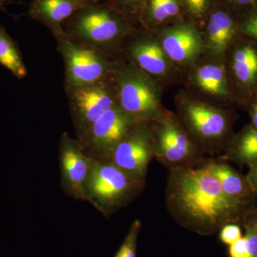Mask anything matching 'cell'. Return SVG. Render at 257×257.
Returning <instances> with one entry per match:
<instances>
[{"label": "cell", "mask_w": 257, "mask_h": 257, "mask_svg": "<svg viewBox=\"0 0 257 257\" xmlns=\"http://www.w3.org/2000/svg\"><path fill=\"white\" fill-rule=\"evenodd\" d=\"M169 172L166 206L182 227L209 236L224 225H241L248 212L226 197L218 179L202 163Z\"/></svg>", "instance_id": "cell-1"}, {"label": "cell", "mask_w": 257, "mask_h": 257, "mask_svg": "<svg viewBox=\"0 0 257 257\" xmlns=\"http://www.w3.org/2000/svg\"><path fill=\"white\" fill-rule=\"evenodd\" d=\"M130 21L110 4L97 3L80 10L64 24L66 35L102 51L130 30Z\"/></svg>", "instance_id": "cell-2"}, {"label": "cell", "mask_w": 257, "mask_h": 257, "mask_svg": "<svg viewBox=\"0 0 257 257\" xmlns=\"http://www.w3.org/2000/svg\"><path fill=\"white\" fill-rule=\"evenodd\" d=\"M145 183L109 160L92 161L86 184L88 200L109 214L133 200L143 190Z\"/></svg>", "instance_id": "cell-3"}, {"label": "cell", "mask_w": 257, "mask_h": 257, "mask_svg": "<svg viewBox=\"0 0 257 257\" xmlns=\"http://www.w3.org/2000/svg\"><path fill=\"white\" fill-rule=\"evenodd\" d=\"M182 123L193 141L205 154L224 152L231 137L232 115L198 101H188L180 109Z\"/></svg>", "instance_id": "cell-4"}, {"label": "cell", "mask_w": 257, "mask_h": 257, "mask_svg": "<svg viewBox=\"0 0 257 257\" xmlns=\"http://www.w3.org/2000/svg\"><path fill=\"white\" fill-rule=\"evenodd\" d=\"M151 127L154 157L169 170L200 165L206 154L193 141L182 122L164 114Z\"/></svg>", "instance_id": "cell-5"}, {"label": "cell", "mask_w": 257, "mask_h": 257, "mask_svg": "<svg viewBox=\"0 0 257 257\" xmlns=\"http://www.w3.org/2000/svg\"><path fill=\"white\" fill-rule=\"evenodd\" d=\"M116 99L120 107L140 122H153L164 113L155 84L136 67H124L116 72Z\"/></svg>", "instance_id": "cell-6"}, {"label": "cell", "mask_w": 257, "mask_h": 257, "mask_svg": "<svg viewBox=\"0 0 257 257\" xmlns=\"http://www.w3.org/2000/svg\"><path fill=\"white\" fill-rule=\"evenodd\" d=\"M65 65V87H81L109 79L112 68L102 51L63 35L57 37Z\"/></svg>", "instance_id": "cell-7"}, {"label": "cell", "mask_w": 257, "mask_h": 257, "mask_svg": "<svg viewBox=\"0 0 257 257\" xmlns=\"http://www.w3.org/2000/svg\"><path fill=\"white\" fill-rule=\"evenodd\" d=\"M109 81L106 79L81 87L66 88L74 123L81 133L118 104L116 89L111 87Z\"/></svg>", "instance_id": "cell-8"}, {"label": "cell", "mask_w": 257, "mask_h": 257, "mask_svg": "<svg viewBox=\"0 0 257 257\" xmlns=\"http://www.w3.org/2000/svg\"><path fill=\"white\" fill-rule=\"evenodd\" d=\"M153 157L151 127L149 122H139L105 160L134 178L145 182L149 165Z\"/></svg>", "instance_id": "cell-9"}, {"label": "cell", "mask_w": 257, "mask_h": 257, "mask_svg": "<svg viewBox=\"0 0 257 257\" xmlns=\"http://www.w3.org/2000/svg\"><path fill=\"white\" fill-rule=\"evenodd\" d=\"M139 122L117 104L84 132L82 138L84 143L106 159Z\"/></svg>", "instance_id": "cell-10"}, {"label": "cell", "mask_w": 257, "mask_h": 257, "mask_svg": "<svg viewBox=\"0 0 257 257\" xmlns=\"http://www.w3.org/2000/svg\"><path fill=\"white\" fill-rule=\"evenodd\" d=\"M231 47V78L238 100L245 107L257 94V42L240 35Z\"/></svg>", "instance_id": "cell-11"}, {"label": "cell", "mask_w": 257, "mask_h": 257, "mask_svg": "<svg viewBox=\"0 0 257 257\" xmlns=\"http://www.w3.org/2000/svg\"><path fill=\"white\" fill-rule=\"evenodd\" d=\"M92 162L79 144L64 134L60 145L62 181L69 194L77 199L88 200L86 184Z\"/></svg>", "instance_id": "cell-12"}, {"label": "cell", "mask_w": 257, "mask_h": 257, "mask_svg": "<svg viewBox=\"0 0 257 257\" xmlns=\"http://www.w3.org/2000/svg\"><path fill=\"white\" fill-rule=\"evenodd\" d=\"M202 164L218 179L226 197L240 209L247 213L256 207L257 194L251 188L246 176L225 161L206 159Z\"/></svg>", "instance_id": "cell-13"}, {"label": "cell", "mask_w": 257, "mask_h": 257, "mask_svg": "<svg viewBox=\"0 0 257 257\" xmlns=\"http://www.w3.org/2000/svg\"><path fill=\"white\" fill-rule=\"evenodd\" d=\"M94 3V0H32L28 15L43 24L57 38L65 35L64 24L69 19Z\"/></svg>", "instance_id": "cell-14"}, {"label": "cell", "mask_w": 257, "mask_h": 257, "mask_svg": "<svg viewBox=\"0 0 257 257\" xmlns=\"http://www.w3.org/2000/svg\"><path fill=\"white\" fill-rule=\"evenodd\" d=\"M162 38L165 53L178 63L192 62L202 51V37L192 24L183 22L174 24L164 30Z\"/></svg>", "instance_id": "cell-15"}, {"label": "cell", "mask_w": 257, "mask_h": 257, "mask_svg": "<svg viewBox=\"0 0 257 257\" xmlns=\"http://www.w3.org/2000/svg\"><path fill=\"white\" fill-rule=\"evenodd\" d=\"M206 21L209 47L217 55H224L241 35L239 19L220 2L211 10Z\"/></svg>", "instance_id": "cell-16"}, {"label": "cell", "mask_w": 257, "mask_h": 257, "mask_svg": "<svg viewBox=\"0 0 257 257\" xmlns=\"http://www.w3.org/2000/svg\"><path fill=\"white\" fill-rule=\"evenodd\" d=\"M239 165H253L257 162V130L246 124L241 131L233 135L226 145L224 155L219 159Z\"/></svg>", "instance_id": "cell-17"}, {"label": "cell", "mask_w": 257, "mask_h": 257, "mask_svg": "<svg viewBox=\"0 0 257 257\" xmlns=\"http://www.w3.org/2000/svg\"><path fill=\"white\" fill-rule=\"evenodd\" d=\"M184 13L182 0H145L139 20L149 27L179 23Z\"/></svg>", "instance_id": "cell-18"}, {"label": "cell", "mask_w": 257, "mask_h": 257, "mask_svg": "<svg viewBox=\"0 0 257 257\" xmlns=\"http://www.w3.org/2000/svg\"><path fill=\"white\" fill-rule=\"evenodd\" d=\"M132 56L142 70L153 75H162L168 69V60L162 45L153 40L137 42L132 47Z\"/></svg>", "instance_id": "cell-19"}, {"label": "cell", "mask_w": 257, "mask_h": 257, "mask_svg": "<svg viewBox=\"0 0 257 257\" xmlns=\"http://www.w3.org/2000/svg\"><path fill=\"white\" fill-rule=\"evenodd\" d=\"M195 80L204 92L224 99H232V92L224 66L208 64L199 67Z\"/></svg>", "instance_id": "cell-20"}, {"label": "cell", "mask_w": 257, "mask_h": 257, "mask_svg": "<svg viewBox=\"0 0 257 257\" xmlns=\"http://www.w3.org/2000/svg\"><path fill=\"white\" fill-rule=\"evenodd\" d=\"M0 64L18 78H23L27 75L26 67L18 47L2 26H0Z\"/></svg>", "instance_id": "cell-21"}, {"label": "cell", "mask_w": 257, "mask_h": 257, "mask_svg": "<svg viewBox=\"0 0 257 257\" xmlns=\"http://www.w3.org/2000/svg\"><path fill=\"white\" fill-rule=\"evenodd\" d=\"M219 0H182L184 13L194 21L207 20L211 10Z\"/></svg>", "instance_id": "cell-22"}, {"label": "cell", "mask_w": 257, "mask_h": 257, "mask_svg": "<svg viewBox=\"0 0 257 257\" xmlns=\"http://www.w3.org/2000/svg\"><path fill=\"white\" fill-rule=\"evenodd\" d=\"M241 226L245 230L248 257H257V207L248 211L243 217Z\"/></svg>", "instance_id": "cell-23"}, {"label": "cell", "mask_w": 257, "mask_h": 257, "mask_svg": "<svg viewBox=\"0 0 257 257\" xmlns=\"http://www.w3.org/2000/svg\"><path fill=\"white\" fill-rule=\"evenodd\" d=\"M142 223L139 219L133 221L121 246L113 257H136L137 244Z\"/></svg>", "instance_id": "cell-24"}, {"label": "cell", "mask_w": 257, "mask_h": 257, "mask_svg": "<svg viewBox=\"0 0 257 257\" xmlns=\"http://www.w3.org/2000/svg\"><path fill=\"white\" fill-rule=\"evenodd\" d=\"M114 7L126 17L130 22L139 20L140 12L145 0H108Z\"/></svg>", "instance_id": "cell-25"}, {"label": "cell", "mask_w": 257, "mask_h": 257, "mask_svg": "<svg viewBox=\"0 0 257 257\" xmlns=\"http://www.w3.org/2000/svg\"><path fill=\"white\" fill-rule=\"evenodd\" d=\"M240 34L257 42V9L239 18Z\"/></svg>", "instance_id": "cell-26"}, {"label": "cell", "mask_w": 257, "mask_h": 257, "mask_svg": "<svg viewBox=\"0 0 257 257\" xmlns=\"http://www.w3.org/2000/svg\"><path fill=\"white\" fill-rule=\"evenodd\" d=\"M219 2L234 13L238 19L257 9V0H219Z\"/></svg>", "instance_id": "cell-27"}, {"label": "cell", "mask_w": 257, "mask_h": 257, "mask_svg": "<svg viewBox=\"0 0 257 257\" xmlns=\"http://www.w3.org/2000/svg\"><path fill=\"white\" fill-rule=\"evenodd\" d=\"M242 237L240 225L237 224H227L224 225L219 230V239L226 245L232 244Z\"/></svg>", "instance_id": "cell-28"}, {"label": "cell", "mask_w": 257, "mask_h": 257, "mask_svg": "<svg viewBox=\"0 0 257 257\" xmlns=\"http://www.w3.org/2000/svg\"><path fill=\"white\" fill-rule=\"evenodd\" d=\"M229 253L230 257H248L247 242L244 236L230 245Z\"/></svg>", "instance_id": "cell-29"}, {"label": "cell", "mask_w": 257, "mask_h": 257, "mask_svg": "<svg viewBox=\"0 0 257 257\" xmlns=\"http://www.w3.org/2000/svg\"><path fill=\"white\" fill-rule=\"evenodd\" d=\"M245 108L247 109L249 114L251 124L257 130V94L248 101Z\"/></svg>", "instance_id": "cell-30"}, {"label": "cell", "mask_w": 257, "mask_h": 257, "mask_svg": "<svg viewBox=\"0 0 257 257\" xmlns=\"http://www.w3.org/2000/svg\"><path fill=\"white\" fill-rule=\"evenodd\" d=\"M246 178L251 188L257 194V162L248 166V172Z\"/></svg>", "instance_id": "cell-31"}, {"label": "cell", "mask_w": 257, "mask_h": 257, "mask_svg": "<svg viewBox=\"0 0 257 257\" xmlns=\"http://www.w3.org/2000/svg\"><path fill=\"white\" fill-rule=\"evenodd\" d=\"M8 1V0H0V8H1L2 5L4 4L5 2Z\"/></svg>", "instance_id": "cell-32"}, {"label": "cell", "mask_w": 257, "mask_h": 257, "mask_svg": "<svg viewBox=\"0 0 257 257\" xmlns=\"http://www.w3.org/2000/svg\"><path fill=\"white\" fill-rule=\"evenodd\" d=\"M94 2H96V3H97L98 1H99V0H94Z\"/></svg>", "instance_id": "cell-33"}]
</instances>
